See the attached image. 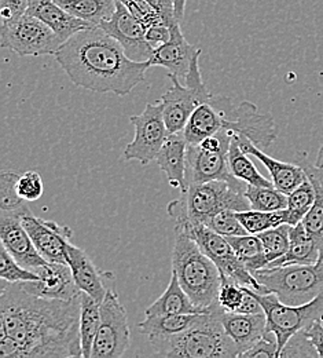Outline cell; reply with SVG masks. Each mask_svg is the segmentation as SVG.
<instances>
[{"instance_id": "cell-34", "label": "cell", "mask_w": 323, "mask_h": 358, "mask_svg": "<svg viewBox=\"0 0 323 358\" xmlns=\"http://www.w3.org/2000/svg\"><path fill=\"white\" fill-rule=\"evenodd\" d=\"M236 217L249 234H259L264 230L277 227L280 224H289V215L286 208L271 213L250 208L245 211H236Z\"/></svg>"}, {"instance_id": "cell-18", "label": "cell", "mask_w": 323, "mask_h": 358, "mask_svg": "<svg viewBox=\"0 0 323 358\" xmlns=\"http://www.w3.org/2000/svg\"><path fill=\"white\" fill-rule=\"evenodd\" d=\"M229 163V150L208 152L198 145L187 146L186 183H205L212 180H234Z\"/></svg>"}, {"instance_id": "cell-9", "label": "cell", "mask_w": 323, "mask_h": 358, "mask_svg": "<svg viewBox=\"0 0 323 358\" xmlns=\"http://www.w3.org/2000/svg\"><path fill=\"white\" fill-rule=\"evenodd\" d=\"M200 55L194 57L190 71L186 75V86H182L179 78L168 72V79L172 87L161 96L164 106V120L170 134L183 133L186 124L197 106L211 99L212 94L206 89L200 72Z\"/></svg>"}, {"instance_id": "cell-19", "label": "cell", "mask_w": 323, "mask_h": 358, "mask_svg": "<svg viewBox=\"0 0 323 358\" xmlns=\"http://www.w3.org/2000/svg\"><path fill=\"white\" fill-rule=\"evenodd\" d=\"M171 38L167 43L154 48L151 57L149 58V65L163 66L170 71V73L183 78L190 71L194 57L201 51L195 45H190L186 41L185 35L181 29V22H175L171 27Z\"/></svg>"}, {"instance_id": "cell-45", "label": "cell", "mask_w": 323, "mask_h": 358, "mask_svg": "<svg viewBox=\"0 0 323 358\" xmlns=\"http://www.w3.org/2000/svg\"><path fill=\"white\" fill-rule=\"evenodd\" d=\"M171 38V28L167 22H156L146 29V41L153 48H157L158 45H164Z\"/></svg>"}, {"instance_id": "cell-28", "label": "cell", "mask_w": 323, "mask_h": 358, "mask_svg": "<svg viewBox=\"0 0 323 358\" xmlns=\"http://www.w3.org/2000/svg\"><path fill=\"white\" fill-rule=\"evenodd\" d=\"M222 127V115L209 99L197 106L191 113L183 130V135L188 145H198L205 138L219 133Z\"/></svg>"}, {"instance_id": "cell-30", "label": "cell", "mask_w": 323, "mask_h": 358, "mask_svg": "<svg viewBox=\"0 0 323 358\" xmlns=\"http://www.w3.org/2000/svg\"><path fill=\"white\" fill-rule=\"evenodd\" d=\"M235 251L239 261L245 265L252 274L260 268H267L269 262L264 255L263 244L256 234H243V236H230L226 237Z\"/></svg>"}, {"instance_id": "cell-6", "label": "cell", "mask_w": 323, "mask_h": 358, "mask_svg": "<svg viewBox=\"0 0 323 358\" xmlns=\"http://www.w3.org/2000/svg\"><path fill=\"white\" fill-rule=\"evenodd\" d=\"M255 277L267 294H276L280 302L292 306L308 303L323 292V266L320 264L260 268L255 271Z\"/></svg>"}, {"instance_id": "cell-33", "label": "cell", "mask_w": 323, "mask_h": 358, "mask_svg": "<svg viewBox=\"0 0 323 358\" xmlns=\"http://www.w3.org/2000/svg\"><path fill=\"white\" fill-rule=\"evenodd\" d=\"M245 197L250 208L257 211H279L287 207V194L278 190L276 186H253L246 185Z\"/></svg>"}, {"instance_id": "cell-25", "label": "cell", "mask_w": 323, "mask_h": 358, "mask_svg": "<svg viewBox=\"0 0 323 358\" xmlns=\"http://www.w3.org/2000/svg\"><path fill=\"white\" fill-rule=\"evenodd\" d=\"M321 247L314 237L306 230L303 222L290 227V245L287 252L267 268L286 265H314L318 264Z\"/></svg>"}, {"instance_id": "cell-4", "label": "cell", "mask_w": 323, "mask_h": 358, "mask_svg": "<svg viewBox=\"0 0 323 358\" xmlns=\"http://www.w3.org/2000/svg\"><path fill=\"white\" fill-rule=\"evenodd\" d=\"M245 189L246 183L236 178L190 185L181 197L168 204L167 213L175 224H204L223 210H249Z\"/></svg>"}, {"instance_id": "cell-15", "label": "cell", "mask_w": 323, "mask_h": 358, "mask_svg": "<svg viewBox=\"0 0 323 358\" xmlns=\"http://www.w3.org/2000/svg\"><path fill=\"white\" fill-rule=\"evenodd\" d=\"M28 210V207H24L17 211H1L0 240L1 245H4L20 265L35 271V268L46 265L48 261L40 255L29 233L22 224V214Z\"/></svg>"}, {"instance_id": "cell-35", "label": "cell", "mask_w": 323, "mask_h": 358, "mask_svg": "<svg viewBox=\"0 0 323 358\" xmlns=\"http://www.w3.org/2000/svg\"><path fill=\"white\" fill-rule=\"evenodd\" d=\"M315 197H317L315 186L308 178L287 194L286 210H287L290 226L300 224L303 221V218L308 214V211L314 206Z\"/></svg>"}, {"instance_id": "cell-51", "label": "cell", "mask_w": 323, "mask_h": 358, "mask_svg": "<svg viewBox=\"0 0 323 358\" xmlns=\"http://www.w3.org/2000/svg\"><path fill=\"white\" fill-rule=\"evenodd\" d=\"M186 1L187 0H174V8H175V17L181 22L185 17Z\"/></svg>"}, {"instance_id": "cell-41", "label": "cell", "mask_w": 323, "mask_h": 358, "mask_svg": "<svg viewBox=\"0 0 323 358\" xmlns=\"http://www.w3.org/2000/svg\"><path fill=\"white\" fill-rule=\"evenodd\" d=\"M204 224L225 237L249 234L246 231V229L241 224V221L238 220L236 211H232V210H223V211L215 214Z\"/></svg>"}, {"instance_id": "cell-31", "label": "cell", "mask_w": 323, "mask_h": 358, "mask_svg": "<svg viewBox=\"0 0 323 358\" xmlns=\"http://www.w3.org/2000/svg\"><path fill=\"white\" fill-rule=\"evenodd\" d=\"M100 322V303L87 292H82L80 309V338L83 358H91L93 341Z\"/></svg>"}, {"instance_id": "cell-12", "label": "cell", "mask_w": 323, "mask_h": 358, "mask_svg": "<svg viewBox=\"0 0 323 358\" xmlns=\"http://www.w3.org/2000/svg\"><path fill=\"white\" fill-rule=\"evenodd\" d=\"M127 312L114 291H107L100 303V322L93 341L91 358L123 357L130 349Z\"/></svg>"}, {"instance_id": "cell-36", "label": "cell", "mask_w": 323, "mask_h": 358, "mask_svg": "<svg viewBox=\"0 0 323 358\" xmlns=\"http://www.w3.org/2000/svg\"><path fill=\"white\" fill-rule=\"evenodd\" d=\"M290 224H283L256 234L263 244L269 265L287 252L290 245Z\"/></svg>"}, {"instance_id": "cell-32", "label": "cell", "mask_w": 323, "mask_h": 358, "mask_svg": "<svg viewBox=\"0 0 323 358\" xmlns=\"http://www.w3.org/2000/svg\"><path fill=\"white\" fill-rule=\"evenodd\" d=\"M229 163L231 174L246 185L253 186H274L273 180L264 178L256 169V166L249 160L248 155L241 150L235 138L232 136L230 149H229Z\"/></svg>"}, {"instance_id": "cell-46", "label": "cell", "mask_w": 323, "mask_h": 358, "mask_svg": "<svg viewBox=\"0 0 323 358\" xmlns=\"http://www.w3.org/2000/svg\"><path fill=\"white\" fill-rule=\"evenodd\" d=\"M29 0H0V13L3 21L14 20L28 10Z\"/></svg>"}, {"instance_id": "cell-11", "label": "cell", "mask_w": 323, "mask_h": 358, "mask_svg": "<svg viewBox=\"0 0 323 358\" xmlns=\"http://www.w3.org/2000/svg\"><path fill=\"white\" fill-rule=\"evenodd\" d=\"M175 229H181L190 236L215 262L222 274L230 277L239 285L249 287L260 294H267L266 288L257 281L255 274H252L239 261L225 236L202 224H175Z\"/></svg>"}, {"instance_id": "cell-5", "label": "cell", "mask_w": 323, "mask_h": 358, "mask_svg": "<svg viewBox=\"0 0 323 358\" xmlns=\"http://www.w3.org/2000/svg\"><path fill=\"white\" fill-rule=\"evenodd\" d=\"M220 306L201 313L186 331L153 346L163 357H238V349L226 332L219 315Z\"/></svg>"}, {"instance_id": "cell-50", "label": "cell", "mask_w": 323, "mask_h": 358, "mask_svg": "<svg viewBox=\"0 0 323 358\" xmlns=\"http://www.w3.org/2000/svg\"><path fill=\"white\" fill-rule=\"evenodd\" d=\"M300 166L304 169V171H306L307 176H311V177L318 179L320 182H322L323 185V169H320V167H317L315 164L308 163L306 159L300 162Z\"/></svg>"}, {"instance_id": "cell-2", "label": "cell", "mask_w": 323, "mask_h": 358, "mask_svg": "<svg viewBox=\"0 0 323 358\" xmlns=\"http://www.w3.org/2000/svg\"><path fill=\"white\" fill-rule=\"evenodd\" d=\"M55 59L79 87L128 95L144 80L149 62L131 59L123 45L99 27L75 34L55 52Z\"/></svg>"}, {"instance_id": "cell-39", "label": "cell", "mask_w": 323, "mask_h": 358, "mask_svg": "<svg viewBox=\"0 0 323 358\" xmlns=\"http://www.w3.org/2000/svg\"><path fill=\"white\" fill-rule=\"evenodd\" d=\"M0 277L8 282H24V281H33L39 280V274L24 268L20 265L13 255L4 248L0 247Z\"/></svg>"}, {"instance_id": "cell-44", "label": "cell", "mask_w": 323, "mask_h": 358, "mask_svg": "<svg viewBox=\"0 0 323 358\" xmlns=\"http://www.w3.org/2000/svg\"><path fill=\"white\" fill-rule=\"evenodd\" d=\"M241 357L243 358H278L277 338L273 332H267Z\"/></svg>"}, {"instance_id": "cell-14", "label": "cell", "mask_w": 323, "mask_h": 358, "mask_svg": "<svg viewBox=\"0 0 323 358\" xmlns=\"http://www.w3.org/2000/svg\"><path fill=\"white\" fill-rule=\"evenodd\" d=\"M123 45L126 54L138 62L149 61L154 48L146 41V27L131 13L123 0H116V11L110 20L98 25Z\"/></svg>"}, {"instance_id": "cell-37", "label": "cell", "mask_w": 323, "mask_h": 358, "mask_svg": "<svg viewBox=\"0 0 323 358\" xmlns=\"http://www.w3.org/2000/svg\"><path fill=\"white\" fill-rule=\"evenodd\" d=\"M308 179L314 183L317 197L314 201V206L308 211V214L303 218V224L306 230L314 237V240L320 244V247H323V185L318 179L307 176Z\"/></svg>"}, {"instance_id": "cell-8", "label": "cell", "mask_w": 323, "mask_h": 358, "mask_svg": "<svg viewBox=\"0 0 323 358\" xmlns=\"http://www.w3.org/2000/svg\"><path fill=\"white\" fill-rule=\"evenodd\" d=\"M267 317V332L277 338L278 358L283 348L297 332L307 329L315 321H323V292L304 305H286L278 299L276 294H260L253 289Z\"/></svg>"}, {"instance_id": "cell-10", "label": "cell", "mask_w": 323, "mask_h": 358, "mask_svg": "<svg viewBox=\"0 0 323 358\" xmlns=\"http://www.w3.org/2000/svg\"><path fill=\"white\" fill-rule=\"evenodd\" d=\"M1 47L21 57L55 55L63 45L62 39L38 17L25 13L14 20L3 21Z\"/></svg>"}, {"instance_id": "cell-13", "label": "cell", "mask_w": 323, "mask_h": 358, "mask_svg": "<svg viewBox=\"0 0 323 358\" xmlns=\"http://www.w3.org/2000/svg\"><path fill=\"white\" fill-rule=\"evenodd\" d=\"M130 122L135 127L134 139L124 149V160H137L142 166L150 164L157 159L163 145L170 136L164 120L163 103H146L138 116H131Z\"/></svg>"}, {"instance_id": "cell-17", "label": "cell", "mask_w": 323, "mask_h": 358, "mask_svg": "<svg viewBox=\"0 0 323 358\" xmlns=\"http://www.w3.org/2000/svg\"><path fill=\"white\" fill-rule=\"evenodd\" d=\"M35 273L39 274V280L18 282L20 287L29 294L61 301H72L82 295L68 264L47 262L46 265L35 268Z\"/></svg>"}, {"instance_id": "cell-24", "label": "cell", "mask_w": 323, "mask_h": 358, "mask_svg": "<svg viewBox=\"0 0 323 358\" xmlns=\"http://www.w3.org/2000/svg\"><path fill=\"white\" fill-rule=\"evenodd\" d=\"M187 146L188 143L183 133L170 134L156 159L160 170L167 176L171 186L181 189V193L187 190Z\"/></svg>"}, {"instance_id": "cell-53", "label": "cell", "mask_w": 323, "mask_h": 358, "mask_svg": "<svg viewBox=\"0 0 323 358\" xmlns=\"http://www.w3.org/2000/svg\"><path fill=\"white\" fill-rule=\"evenodd\" d=\"M318 264L323 266V247L321 248V255H320V261H318Z\"/></svg>"}, {"instance_id": "cell-26", "label": "cell", "mask_w": 323, "mask_h": 358, "mask_svg": "<svg viewBox=\"0 0 323 358\" xmlns=\"http://www.w3.org/2000/svg\"><path fill=\"white\" fill-rule=\"evenodd\" d=\"M201 313L172 314V315H146V320L139 322L140 334L147 338L151 346L161 343L194 324Z\"/></svg>"}, {"instance_id": "cell-27", "label": "cell", "mask_w": 323, "mask_h": 358, "mask_svg": "<svg viewBox=\"0 0 323 358\" xmlns=\"http://www.w3.org/2000/svg\"><path fill=\"white\" fill-rule=\"evenodd\" d=\"M206 313L197 308L186 294L176 274L172 271L171 281L164 294L154 301L146 310V315H172V314Z\"/></svg>"}, {"instance_id": "cell-47", "label": "cell", "mask_w": 323, "mask_h": 358, "mask_svg": "<svg viewBox=\"0 0 323 358\" xmlns=\"http://www.w3.org/2000/svg\"><path fill=\"white\" fill-rule=\"evenodd\" d=\"M149 6L171 27L175 22H179L175 17L174 0H146Z\"/></svg>"}, {"instance_id": "cell-21", "label": "cell", "mask_w": 323, "mask_h": 358, "mask_svg": "<svg viewBox=\"0 0 323 358\" xmlns=\"http://www.w3.org/2000/svg\"><path fill=\"white\" fill-rule=\"evenodd\" d=\"M68 265L72 268L75 281L80 291L87 292L95 301L102 303L109 291L105 281L106 278H113V274L96 268L91 258L72 243L68 245Z\"/></svg>"}, {"instance_id": "cell-3", "label": "cell", "mask_w": 323, "mask_h": 358, "mask_svg": "<svg viewBox=\"0 0 323 358\" xmlns=\"http://www.w3.org/2000/svg\"><path fill=\"white\" fill-rule=\"evenodd\" d=\"M172 271L197 308L211 312L218 305L222 284L220 270L181 229H175Z\"/></svg>"}, {"instance_id": "cell-1", "label": "cell", "mask_w": 323, "mask_h": 358, "mask_svg": "<svg viewBox=\"0 0 323 358\" xmlns=\"http://www.w3.org/2000/svg\"><path fill=\"white\" fill-rule=\"evenodd\" d=\"M80 309L82 295L46 299L3 280L0 358L83 357Z\"/></svg>"}, {"instance_id": "cell-29", "label": "cell", "mask_w": 323, "mask_h": 358, "mask_svg": "<svg viewBox=\"0 0 323 358\" xmlns=\"http://www.w3.org/2000/svg\"><path fill=\"white\" fill-rule=\"evenodd\" d=\"M72 15L98 27L110 20L116 11V0H55Z\"/></svg>"}, {"instance_id": "cell-42", "label": "cell", "mask_w": 323, "mask_h": 358, "mask_svg": "<svg viewBox=\"0 0 323 358\" xmlns=\"http://www.w3.org/2000/svg\"><path fill=\"white\" fill-rule=\"evenodd\" d=\"M17 192L25 201L39 200L45 193V183L40 174L36 171H27L25 174L20 176L17 182Z\"/></svg>"}, {"instance_id": "cell-48", "label": "cell", "mask_w": 323, "mask_h": 358, "mask_svg": "<svg viewBox=\"0 0 323 358\" xmlns=\"http://www.w3.org/2000/svg\"><path fill=\"white\" fill-rule=\"evenodd\" d=\"M245 291V296H243V302L241 305V308L238 309L236 313L242 314H257L264 313L260 302L257 301V298L253 294V289L249 287H243Z\"/></svg>"}, {"instance_id": "cell-22", "label": "cell", "mask_w": 323, "mask_h": 358, "mask_svg": "<svg viewBox=\"0 0 323 358\" xmlns=\"http://www.w3.org/2000/svg\"><path fill=\"white\" fill-rule=\"evenodd\" d=\"M219 315L226 332L238 349V357L248 352L266 334L267 317L264 313H231L220 308Z\"/></svg>"}, {"instance_id": "cell-43", "label": "cell", "mask_w": 323, "mask_h": 358, "mask_svg": "<svg viewBox=\"0 0 323 358\" xmlns=\"http://www.w3.org/2000/svg\"><path fill=\"white\" fill-rule=\"evenodd\" d=\"M282 357H320L317 349L307 338L304 329L297 332L283 348L279 358Z\"/></svg>"}, {"instance_id": "cell-20", "label": "cell", "mask_w": 323, "mask_h": 358, "mask_svg": "<svg viewBox=\"0 0 323 358\" xmlns=\"http://www.w3.org/2000/svg\"><path fill=\"white\" fill-rule=\"evenodd\" d=\"M232 136L235 138L238 146L243 153L255 156L257 160H260V163L269 170L274 186L282 193L289 194L308 178L304 169L300 164L279 162L277 159L269 156L263 149L253 145L249 139L242 136H235V135Z\"/></svg>"}, {"instance_id": "cell-23", "label": "cell", "mask_w": 323, "mask_h": 358, "mask_svg": "<svg viewBox=\"0 0 323 358\" xmlns=\"http://www.w3.org/2000/svg\"><path fill=\"white\" fill-rule=\"evenodd\" d=\"M27 13L42 20L62 39V42H66L80 31L93 27L90 22L68 13L55 0H29Z\"/></svg>"}, {"instance_id": "cell-40", "label": "cell", "mask_w": 323, "mask_h": 358, "mask_svg": "<svg viewBox=\"0 0 323 358\" xmlns=\"http://www.w3.org/2000/svg\"><path fill=\"white\" fill-rule=\"evenodd\" d=\"M243 296H245L243 285H239L230 277L222 274V284L219 289L218 305L226 312L236 313L243 302Z\"/></svg>"}, {"instance_id": "cell-38", "label": "cell", "mask_w": 323, "mask_h": 358, "mask_svg": "<svg viewBox=\"0 0 323 358\" xmlns=\"http://www.w3.org/2000/svg\"><path fill=\"white\" fill-rule=\"evenodd\" d=\"M20 176L13 171H1L0 176V208L1 211H17L25 206V200L17 192Z\"/></svg>"}, {"instance_id": "cell-49", "label": "cell", "mask_w": 323, "mask_h": 358, "mask_svg": "<svg viewBox=\"0 0 323 358\" xmlns=\"http://www.w3.org/2000/svg\"><path fill=\"white\" fill-rule=\"evenodd\" d=\"M304 332L317 349L318 356L323 358V321H315L311 327L304 329Z\"/></svg>"}, {"instance_id": "cell-7", "label": "cell", "mask_w": 323, "mask_h": 358, "mask_svg": "<svg viewBox=\"0 0 323 358\" xmlns=\"http://www.w3.org/2000/svg\"><path fill=\"white\" fill-rule=\"evenodd\" d=\"M211 102L219 109L223 130L231 135L249 139L257 148L266 150L277 139V124L270 113L259 112L253 102L242 101L234 103L225 95H212Z\"/></svg>"}, {"instance_id": "cell-52", "label": "cell", "mask_w": 323, "mask_h": 358, "mask_svg": "<svg viewBox=\"0 0 323 358\" xmlns=\"http://www.w3.org/2000/svg\"><path fill=\"white\" fill-rule=\"evenodd\" d=\"M315 166H317V167H320V169H323V143L321 145V148H320V152H318V155H317V162H315Z\"/></svg>"}, {"instance_id": "cell-16", "label": "cell", "mask_w": 323, "mask_h": 358, "mask_svg": "<svg viewBox=\"0 0 323 358\" xmlns=\"http://www.w3.org/2000/svg\"><path fill=\"white\" fill-rule=\"evenodd\" d=\"M22 224L29 233L40 255L48 262L68 264V245L73 237L69 226L35 217L31 210L22 214Z\"/></svg>"}]
</instances>
